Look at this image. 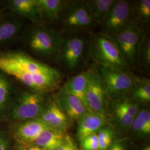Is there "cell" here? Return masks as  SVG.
Here are the masks:
<instances>
[{
    "instance_id": "obj_1",
    "label": "cell",
    "mask_w": 150,
    "mask_h": 150,
    "mask_svg": "<svg viewBox=\"0 0 150 150\" xmlns=\"http://www.w3.org/2000/svg\"><path fill=\"white\" fill-rule=\"evenodd\" d=\"M0 71L14 77L28 90L45 94L55 90L61 80L57 69L20 51L0 52Z\"/></svg>"
},
{
    "instance_id": "obj_2",
    "label": "cell",
    "mask_w": 150,
    "mask_h": 150,
    "mask_svg": "<svg viewBox=\"0 0 150 150\" xmlns=\"http://www.w3.org/2000/svg\"><path fill=\"white\" fill-rule=\"evenodd\" d=\"M90 53L97 66L123 71L131 69L114 40L105 33H99L92 38Z\"/></svg>"
},
{
    "instance_id": "obj_3",
    "label": "cell",
    "mask_w": 150,
    "mask_h": 150,
    "mask_svg": "<svg viewBox=\"0 0 150 150\" xmlns=\"http://www.w3.org/2000/svg\"><path fill=\"white\" fill-rule=\"evenodd\" d=\"M46 95L30 90L16 93L7 113L8 117L18 123L39 118L47 101Z\"/></svg>"
},
{
    "instance_id": "obj_4",
    "label": "cell",
    "mask_w": 150,
    "mask_h": 150,
    "mask_svg": "<svg viewBox=\"0 0 150 150\" xmlns=\"http://www.w3.org/2000/svg\"><path fill=\"white\" fill-rule=\"evenodd\" d=\"M64 37L57 30L38 25L30 31L27 38L28 48L32 52L45 58L56 57Z\"/></svg>"
},
{
    "instance_id": "obj_5",
    "label": "cell",
    "mask_w": 150,
    "mask_h": 150,
    "mask_svg": "<svg viewBox=\"0 0 150 150\" xmlns=\"http://www.w3.org/2000/svg\"><path fill=\"white\" fill-rule=\"evenodd\" d=\"M107 98L113 102L127 96L137 78L129 71L97 66Z\"/></svg>"
},
{
    "instance_id": "obj_6",
    "label": "cell",
    "mask_w": 150,
    "mask_h": 150,
    "mask_svg": "<svg viewBox=\"0 0 150 150\" xmlns=\"http://www.w3.org/2000/svg\"><path fill=\"white\" fill-rule=\"evenodd\" d=\"M59 22L62 30L70 35L86 30L95 24L85 1H65Z\"/></svg>"
},
{
    "instance_id": "obj_7",
    "label": "cell",
    "mask_w": 150,
    "mask_h": 150,
    "mask_svg": "<svg viewBox=\"0 0 150 150\" xmlns=\"http://www.w3.org/2000/svg\"><path fill=\"white\" fill-rule=\"evenodd\" d=\"M144 34L142 30L132 21L120 32L111 36L130 68L136 64L137 50Z\"/></svg>"
},
{
    "instance_id": "obj_8",
    "label": "cell",
    "mask_w": 150,
    "mask_h": 150,
    "mask_svg": "<svg viewBox=\"0 0 150 150\" xmlns=\"http://www.w3.org/2000/svg\"><path fill=\"white\" fill-rule=\"evenodd\" d=\"M132 4L129 1L116 0L102 24V33L115 35L133 21Z\"/></svg>"
},
{
    "instance_id": "obj_9",
    "label": "cell",
    "mask_w": 150,
    "mask_h": 150,
    "mask_svg": "<svg viewBox=\"0 0 150 150\" xmlns=\"http://www.w3.org/2000/svg\"><path fill=\"white\" fill-rule=\"evenodd\" d=\"M86 43V38L83 36L71 34L64 38L56 58L67 69L74 70L82 61Z\"/></svg>"
},
{
    "instance_id": "obj_10",
    "label": "cell",
    "mask_w": 150,
    "mask_h": 150,
    "mask_svg": "<svg viewBox=\"0 0 150 150\" xmlns=\"http://www.w3.org/2000/svg\"><path fill=\"white\" fill-rule=\"evenodd\" d=\"M87 71L86 106L90 111L106 115L108 98L96 66L93 65Z\"/></svg>"
},
{
    "instance_id": "obj_11",
    "label": "cell",
    "mask_w": 150,
    "mask_h": 150,
    "mask_svg": "<svg viewBox=\"0 0 150 150\" xmlns=\"http://www.w3.org/2000/svg\"><path fill=\"white\" fill-rule=\"evenodd\" d=\"M39 118L49 128L63 132L68 129L71 122L54 99L47 101Z\"/></svg>"
},
{
    "instance_id": "obj_12",
    "label": "cell",
    "mask_w": 150,
    "mask_h": 150,
    "mask_svg": "<svg viewBox=\"0 0 150 150\" xmlns=\"http://www.w3.org/2000/svg\"><path fill=\"white\" fill-rule=\"evenodd\" d=\"M54 100L71 121H78L88 111V109L79 98L59 90Z\"/></svg>"
},
{
    "instance_id": "obj_13",
    "label": "cell",
    "mask_w": 150,
    "mask_h": 150,
    "mask_svg": "<svg viewBox=\"0 0 150 150\" xmlns=\"http://www.w3.org/2000/svg\"><path fill=\"white\" fill-rule=\"evenodd\" d=\"M77 122V136L79 141H82L103 128L106 122V115L88 111Z\"/></svg>"
},
{
    "instance_id": "obj_14",
    "label": "cell",
    "mask_w": 150,
    "mask_h": 150,
    "mask_svg": "<svg viewBox=\"0 0 150 150\" xmlns=\"http://www.w3.org/2000/svg\"><path fill=\"white\" fill-rule=\"evenodd\" d=\"M6 7L17 16L38 25L42 23L36 0H10L6 2Z\"/></svg>"
},
{
    "instance_id": "obj_15",
    "label": "cell",
    "mask_w": 150,
    "mask_h": 150,
    "mask_svg": "<svg viewBox=\"0 0 150 150\" xmlns=\"http://www.w3.org/2000/svg\"><path fill=\"white\" fill-rule=\"evenodd\" d=\"M49 129L40 118L20 122L16 126L15 134L17 139L26 143L35 142L43 131Z\"/></svg>"
},
{
    "instance_id": "obj_16",
    "label": "cell",
    "mask_w": 150,
    "mask_h": 150,
    "mask_svg": "<svg viewBox=\"0 0 150 150\" xmlns=\"http://www.w3.org/2000/svg\"><path fill=\"white\" fill-rule=\"evenodd\" d=\"M64 0H36L42 23H54L59 21Z\"/></svg>"
},
{
    "instance_id": "obj_17",
    "label": "cell",
    "mask_w": 150,
    "mask_h": 150,
    "mask_svg": "<svg viewBox=\"0 0 150 150\" xmlns=\"http://www.w3.org/2000/svg\"><path fill=\"white\" fill-rule=\"evenodd\" d=\"M87 80V71L82 72L80 74L71 77L67 81L61 88L60 91L79 98L86 106L85 96Z\"/></svg>"
},
{
    "instance_id": "obj_18",
    "label": "cell",
    "mask_w": 150,
    "mask_h": 150,
    "mask_svg": "<svg viewBox=\"0 0 150 150\" xmlns=\"http://www.w3.org/2000/svg\"><path fill=\"white\" fill-rule=\"evenodd\" d=\"M16 94L9 76L0 71V116L8 113Z\"/></svg>"
},
{
    "instance_id": "obj_19",
    "label": "cell",
    "mask_w": 150,
    "mask_h": 150,
    "mask_svg": "<svg viewBox=\"0 0 150 150\" xmlns=\"http://www.w3.org/2000/svg\"><path fill=\"white\" fill-rule=\"evenodd\" d=\"M64 132L53 129H46L35 141L37 146L45 150H56L64 142Z\"/></svg>"
},
{
    "instance_id": "obj_20",
    "label": "cell",
    "mask_w": 150,
    "mask_h": 150,
    "mask_svg": "<svg viewBox=\"0 0 150 150\" xmlns=\"http://www.w3.org/2000/svg\"><path fill=\"white\" fill-rule=\"evenodd\" d=\"M22 26V22L18 19L0 17V45L7 43L17 37Z\"/></svg>"
},
{
    "instance_id": "obj_21",
    "label": "cell",
    "mask_w": 150,
    "mask_h": 150,
    "mask_svg": "<svg viewBox=\"0 0 150 150\" xmlns=\"http://www.w3.org/2000/svg\"><path fill=\"white\" fill-rule=\"evenodd\" d=\"M116 0L85 1L86 6L95 23L102 25Z\"/></svg>"
},
{
    "instance_id": "obj_22",
    "label": "cell",
    "mask_w": 150,
    "mask_h": 150,
    "mask_svg": "<svg viewBox=\"0 0 150 150\" xmlns=\"http://www.w3.org/2000/svg\"><path fill=\"white\" fill-rule=\"evenodd\" d=\"M127 96L131 97V100L138 104L139 102L142 103H149L150 102V79L137 78Z\"/></svg>"
},
{
    "instance_id": "obj_23",
    "label": "cell",
    "mask_w": 150,
    "mask_h": 150,
    "mask_svg": "<svg viewBox=\"0 0 150 150\" xmlns=\"http://www.w3.org/2000/svg\"><path fill=\"white\" fill-rule=\"evenodd\" d=\"M132 6L133 21L139 27L148 25L150 21V0L136 1Z\"/></svg>"
},
{
    "instance_id": "obj_24",
    "label": "cell",
    "mask_w": 150,
    "mask_h": 150,
    "mask_svg": "<svg viewBox=\"0 0 150 150\" xmlns=\"http://www.w3.org/2000/svg\"><path fill=\"white\" fill-rule=\"evenodd\" d=\"M136 64L146 72L150 69V38L149 35L144 33L137 50Z\"/></svg>"
},
{
    "instance_id": "obj_25",
    "label": "cell",
    "mask_w": 150,
    "mask_h": 150,
    "mask_svg": "<svg viewBox=\"0 0 150 150\" xmlns=\"http://www.w3.org/2000/svg\"><path fill=\"white\" fill-rule=\"evenodd\" d=\"M130 128L140 134H150V110L148 109L139 110L137 116L134 119Z\"/></svg>"
},
{
    "instance_id": "obj_26",
    "label": "cell",
    "mask_w": 150,
    "mask_h": 150,
    "mask_svg": "<svg viewBox=\"0 0 150 150\" xmlns=\"http://www.w3.org/2000/svg\"><path fill=\"white\" fill-rule=\"evenodd\" d=\"M113 106L127 113L134 118L136 117L140 110L139 104L131 100L128 97L113 102Z\"/></svg>"
},
{
    "instance_id": "obj_27",
    "label": "cell",
    "mask_w": 150,
    "mask_h": 150,
    "mask_svg": "<svg viewBox=\"0 0 150 150\" xmlns=\"http://www.w3.org/2000/svg\"><path fill=\"white\" fill-rule=\"evenodd\" d=\"M97 138L99 150H107L112 144L113 132L110 128H102L98 131Z\"/></svg>"
},
{
    "instance_id": "obj_28",
    "label": "cell",
    "mask_w": 150,
    "mask_h": 150,
    "mask_svg": "<svg viewBox=\"0 0 150 150\" xmlns=\"http://www.w3.org/2000/svg\"><path fill=\"white\" fill-rule=\"evenodd\" d=\"M113 112L116 121L122 127L125 129L130 128L134 118L114 106L113 107Z\"/></svg>"
},
{
    "instance_id": "obj_29",
    "label": "cell",
    "mask_w": 150,
    "mask_h": 150,
    "mask_svg": "<svg viewBox=\"0 0 150 150\" xmlns=\"http://www.w3.org/2000/svg\"><path fill=\"white\" fill-rule=\"evenodd\" d=\"M83 150H99L98 141L97 134H91L81 141Z\"/></svg>"
},
{
    "instance_id": "obj_30",
    "label": "cell",
    "mask_w": 150,
    "mask_h": 150,
    "mask_svg": "<svg viewBox=\"0 0 150 150\" xmlns=\"http://www.w3.org/2000/svg\"><path fill=\"white\" fill-rule=\"evenodd\" d=\"M56 150H77L75 143L70 136H66L64 142Z\"/></svg>"
},
{
    "instance_id": "obj_31",
    "label": "cell",
    "mask_w": 150,
    "mask_h": 150,
    "mask_svg": "<svg viewBox=\"0 0 150 150\" xmlns=\"http://www.w3.org/2000/svg\"><path fill=\"white\" fill-rule=\"evenodd\" d=\"M0 150H10L8 138L5 134L0 132Z\"/></svg>"
},
{
    "instance_id": "obj_32",
    "label": "cell",
    "mask_w": 150,
    "mask_h": 150,
    "mask_svg": "<svg viewBox=\"0 0 150 150\" xmlns=\"http://www.w3.org/2000/svg\"><path fill=\"white\" fill-rule=\"evenodd\" d=\"M108 150H126L124 146L119 142H115L112 144L108 149Z\"/></svg>"
},
{
    "instance_id": "obj_33",
    "label": "cell",
    "mask_w": 150,
    "mask_h": 150,
    "mask_svg": "<svg viewBox=\"0 0 150 150\" xmlns=\"http://www.w3.org/2000/svg\"><path fill=\"white\" fill-rule=\"evenodd\" d=\"M28 150H45L43 149H42V148H40V147H38V146H32V147H31L30 148H29L28 149Z\"/></svg>"
},
{
    "instance_id": "obj_34",
    "label": "cell",
    "mask_w": 150,
    "mask_h": 150,
    "mask_svg": "<svg viewBox=\"0 0 150 150\" xmlns=\"http://www.w3.org/2000/svg\"><path fill=\"white\" fill-rule=\"evenodd\" d=\"M142 150H150V146H147L146 147H145V148Z\"/></svg>"
},
{
    "instance_id": "obj_35",
    "label": "cell",
    "mask_w": 150,
    "mask_h": 150,
    "mask_svg": "<svg viewBox=\"0 0 150 150\" xmlns=\"http://www.w3.org/2000/svg\"><path fill=\"white\" fill-rule=\"evenodd\" d=\"M21 150V149H18V150Z\"/></svg>"
},
{
    "instance_id": "obj_36",
    "label": "cell",
    "mask_w": 150,
    "mask_h": 150,
    "mask_svg": "<svg viewBox=\"0 0 150 150\" xmlns=\"http://www.w3.org/2000/svg\"><path fill=\"white\" fill-rule=\"evenodd\" d=\"M0 17H1V15H0Z\"/></svg>"
}]
</instances>
